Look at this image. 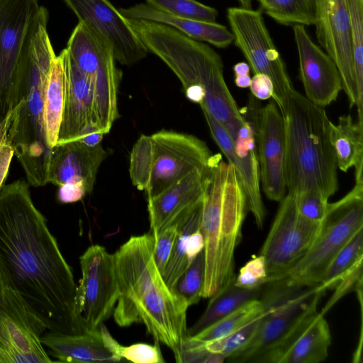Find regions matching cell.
Listing matches in <instances>:
<instances>
[{
    "label": "cell",
    "instance_id": "obj_1",
    "mask_svg": "<svg viewBox=\"0 0 363 363\" xmlns=\"http://www.w3.org/2000/svg\"><path fill=\"white\" fill-rule=\"evenodd\" d=\"M0 262L9 285L48 330L87 331L75 312L77 285L71 268L23 180L0 189Z\"/></svg>",
    "mask_w": 363,
    "mask_h": 363
},
{
    "label": "cell",
    "instance_id": "obj_2",
    "mask_svg": "<svg viewBox=\"0 0 363 363\" xmlns=\"http://www.w3.org/2000/svg\"><path fill=\"white\" fill-rule=\"evenodd\" d=\"M155 240L150 233L132 236L113 254L118 298L113 315L121 327L143 323L181 363L189 306L159 271L153 256Z\"/></svg>",
    "mask_w": 363,
    "mask_h": 363
},
{
    "label": "cell",
    "instance_id": "obj_3",
    "mask_svg": "<svg viewBox=\"0 0 363 363\" xmlns=\"http://www.w3.org/2000/svg\"><path fill=\"white\" fill-rule=\"evenodd\" d=\"M48 12L40 6L22 44L13 82L9 135L14 154L29 183H47L50 152L45 145L42 113L44 91L55 57L47 30Z\"/></svg>",
    "mask_w": 363,
    "mask_h": 363
},
{
    "label": "cell",
    "instance_id": "obj_4",
    "mask_svg": "<svg viewBox=\"0 0 363 363\" xmlns=\"http://www.w3.org/2000/svg\"><path fill=\"white\" fill-rule=\"evenodd\" d=\"M128 19L148 52L170 68L184 89L200 86L205 90L201 108L225 129L243 118L225 82L222 58L211 47L162 23Z\"/></svg>",
    "mask_w": 363,
    "mask_h": 363
},
{
    "label": "cell",
    "instance_id": "obj_5",
    "mask_svg": "<svg viewBox=\"0 0 363 363\" xmlns=\"http://www.w3.org/2000/svg\"><path fill=\"white\" fill-rule=\"evenodd\" d=\"M247 211L245 194L236 169L217 154L204 193L199 229L204 240L202 298H210L235 281L234 255Z\"/></svg>",
    "mask_w": 363,
    "mask_h": 363
},
{
    "label": "cell",
    "instance_id": "obj_6",
    "mask_svg": "<svg viewBox=\"0 0 363 363\" xmlns=\"http://www.w3.org/2000/svg\"><path fill=\"white\" fill-rule=\"evenodd\" d=\"M286 135L288 194L312 190L327 199L338 189L337 165L330 140L331 121L323 107L291 89L281 103Z\"/></svg>",
    "mask_w": 363,
    "mask_h": 363
},
{
    "label": "cell",
    "instance_id": "obj_7",
    "mask_svg": "<svg viewBox=\"0 0 363 363\" xmlns=\"http://www.w3.org/2000/svg\"><path fill=\"white\" fill-rule=\"evenodd\" d=\"M363 228V182L342 199L328 203L316 238L286 278L294 285L313 288L320 284L325 271L340 250Z\"/></svg>",
    "mask_w": 363,
    "mask_h": 363
},
{
    "label": "cell",
    "instance_id": "obj_8",
    "mask_svg": "<svg viewBox=\"0 0 363 363\" xmlns=\"http://www.w3.org/2000/svg\"><path fill=\"white\" fill-rule=\"evenodd\" d=\"M261 106L251 95L247 106L241 113L244 121L229 134L224 126L205 108H201L211 135L236 169L246 196L247 210L259 228L264 225L266 211L261 196L259 166L257 145V127Z\"/></svg>",
    "mask_w": 363,
    "mask_h": 363
},
{
    "label": "cell",
    "instance_id": "obj_9",
    "mask_svg": "<svg viewBox=\"0 0 363 363\" xmlns=\"http://www.w3.org/2000/svg\"><path fill=\"white\" fill-rule=\"evenodd\" d=\"M66 49L78 68L92 81L98 127L106 134L118 117L117 94L122 77L113 52L79 22L72 30Z\"/></svg>",
    "mask_w": 363,
    "mask_h": 363
},
{
    "label": "cell",
    "instance_id": "obj_10",
    "mask_svg": "<svg viewBox=\"0 0 363 363\" xmlns=\"http://www.w3.org/2000/svg\"><path fill=\"white\" fill-rule=\"evenodd\" d=\"M227 18L234 35L233 43L243 54L253 73L264 74L271 79L274 86L272 99L279 108L294 88L262 11L230 7Z\"/></svg>",
    "mask_w": 363,
    "mask_h": 363
},
{
    "label": "cell",
    "instance_id": "obj_11",
    "mask_svg": "<svg viewBox=\"0 0 363 363\" xmlns=\"http://www.w3.org/2000/svg\"><path fill=\"white\" fill-rule=\"evenodd\" d=\"M320 225V221L300 213L292 195L284 196L259 252L268 282L287 277L311 247Z\"/></svg>",
    "mask_w": 363,
    "mask_h": 363
},
{
    "label": "cell",
    "instance_id": "obj_12",
    "mask_svg": "<svg viewBox=\"0 0 363 363\" xmlns=\"http://www.w3.org/2000/svg\"><path fill=\"white\" fill-rule=\"evenodd\" d=\"M79 262L82 278L76 289L75 312L86 330L92 331L113 314L118 298L113 254L92 245Z\"/></svg>",
    "mask_w": 363,
    "mask_h": 363
},
{
    "label": "cell",
    "instance_id": "obj_13",
    "mask_svg": "<svg viewBox=\"0 0 363 363\" xmlns=\"http://www.w3.org/2000/svg\"><path fill=\"white\" fill-rule=\"evenodd\" d=\"M324 293L318 286L304 288L286 301L272 308H264L252 338L226 360L238 363H261L266 355L286 340L307 315L317 311Z\"/></svg>",
    "mask_w": 363,
    "mask_h": 363
},
{
    "label": "cell",
    "instance_id": "obj_14",
    "mask_svg": "<svg viewBox=\"0 0 363 363\" xmlns=\"http://www.w3.org/2000/svg\"><path fill=\"white\" fill-rule=\"evenodd\" d=\"M46 329L20 294L7 285L0 294V353L6 363L53 362L40 342Z\"/></svg>",
    "mask_w": 363,
    "mask_h": 363
},
{
    "label": "cell",
    "instance_id": "obj_15",
    "mask_svg": "<svg viewBox=\"0 0 363 363\" xmlns=\"http://www.w3.org/2000/svg\"><path fill=\"white\" fill-rule=\"evenodd\" d=\"M154 160L147 199H152L191 172L208 166L214 155L197 137L169 130L151 135Z\"/></svg>",
    "mask_w": 363,
    "mask_h": 363
},
{
    "label": "cell",
    "instance_id": "obj_16",
    "mask_svg": "<svg viewBox=\"0 0 363 363\" xmlns=\"http://www.w3.org/2000/svg\"><path fill=\"white\" fill-rule=\"evenodd\" d=\"M85 26L112 50L117 62L133 65L145 58L148 50L138 33L108 0H63Z\"/></svg>",
    "mask_w": 363,
    "mask_h": 363
},
{
    "label": "cell",
    "instance_id": "obj_17",
    "mask_svg": "<svg viewBox=\"0 0 363 363\" xmlns=\"http://www.w3.org/2000/svg\"><path fill=\"white\" fill-rule=\"evenodd\" d=\"M313 4L316 39L336 65L352 108L357 103V90L346 0H313Z\"/></svg>",
    "mask_w": 363,
    "mask_h": 363
},
{
    "label": "cell",
    "instance_id": "obj_18",
    "mask_svg": "<svg viewBox=\"0 0 363 363\" xmlns=\"http://www.w3.org/2000/svg\"><path fill=\"white\" fill-rule=\"evenodd\" d=\"M260 186L280 202L286 196V135L284 117L274 101L260 108L257 127Z\"/></svg>",
    "mask_w": 363,
    "mask_h": 363
},
{
    "label": "cell",
    "instance_id": "obj_19",
    "mask_svg": "<svg viewBox=\"0 0 363 363\" xmlns=\"http://www.w3.org/2000/svg\"><path fill=\"white\" fill-rule=\"evenodd\" d=\"M39 7L37 0H0V121L11 110L14 72L29 24Z\"/></svg>",
    "mask_w": 363,
    "mask_h": 363
},
{
    "label": "cell",
    "instance_id": "obj_20",
    "mask_svg": "<svg viewBox=\"0 0 363 363\" xmlns=\"http://www.w3.org/2000/svg\"><path fill=\"white\" fill-rule=\"evenodd\" d=\"M299 72L306 97L325 107L335 101L342 89L341 77L332 58L316 45L303 25L293 26Z\"/></svg>",
    "mask_w": 363,
    "mask_h": 363
},
{
    "label": "cell",
    "instance_id": "obj_21",
    "mask_svg": "<svg viewBox=\"0 0 363 363\" xmlns=\"http://www.w3.org/2000/svg\"><path fill=\"white\" fill-rule=\"evenodd\" d=\"M63 51L65 96L57 144L79 140L91 133L101 132L95 114L92 81L78 68L67 50L65 48Z\"/></svg>",
    "mask_w": 363,
    "mask_h": 363
},
{
    "label": "cell",
    "instance_id": "obj_22",
    "mask_svg": "<svg viewBox=\"0 0 363 363\" xmlns=\"http://www.w3.org/2000/svg\"><path fill=\"white\" fill-rule=\"evenodd\" d=\"M216 155L208 166L191 172L156 196L147 199L150 233L155 238L203 199Z\"/></svg>",
    "mask_w": 363,
    "mask_h": 363
},
{
    "label": "cell",
    "instance_id": "obj_23",
    "mask_svg": "<svg viewBox=\"0 0 363 363\" xmlns=\"http://www.w3.org/2000/svg\"><path fill=\"white\" fill-rule=\"evenodd\" d=\"M106 156V152L101 144L89 147L79 140L57 144L50 152L47 183L60 186L82 182L89 194Z\"/></svg>",
    "mask_w": 363,
    "mask_h": 363
},
{
    "label": "cell",
    "instance_id": "obj_24",
    "mask_svg": "<svg viewBox=\"0 0 363 363\" xmlns=\"http://www.w3.org/2000/svg\"><path fill=\"white\" fill-rule=\"evenodd\" d=\"M330 328L324 315L315 311L307 315L286 340L266 355L261 363H319L328 356Z\"/></svg>",
    "mask_w": 363,
    "mask_h": 363
},
{
    "label": "cell",
    "instance_id": "obj_25",
    "mask_svg": "<svg viewBox=\"0 0 363 363\" xmlns=\"http://www.w3.org/2000/svg\"><path fill=\"white\" fill-rule=\"evenodd\" d=\"M40 342L60 362L105 363L121 361L108 350L100 328L79 334L50 331L40 337Z\"/></svg>",
    "mask_w": 363,
    "mask_h": 363
},
{
    "label": "cell",
    "instance_id": "obj_26",
    "mask_svg": "<svg viewBox=\"0 0 363 363\" xmlns=\"http://www.w3.org/2000/svg\"><path fill=\"white\" fill-rule=\"evenodd\" d=\"M118 10L126 18L143 19L162 23L192 39L208 43L218 48H225L234 40L232 32L222 24L177 17L157 11L147 4H138Z\"/></svg>",
    "mask_w": 363,
    "mask_h": 363
},
{
    "label": "cell",
    "instance_id": "obj_27",
    "mask_svg": "<svg viewBox=\"0 0 363 363\" xmlns=\"http://www.w3.org/2000/svg\"><path fill=\"white\" fill-rule=\"evenodd\" d=\"M330 140L337 168L347 172L354 167L355 182L363 181V123L354 122L350 115L341 116L337 124L330 123Z\"/></svg>",
    "mask_w": 363,
    "mask_h": 363
},
{
    "label": "cell",
    "instance_id": "obj_28",
    "mask_svg": "<svg viewBox=\"0 0 363 363\" xmlns=\"http://www.w3.org/2000/svg\"><path fill=\"white\" fill-rule=\"evenodd\" d=\"M65 96L64 51L54 58L46 82L42 120L46 147L51 150L58 140Z\"/></svg>",
    "mask_w": 363,
    "mask_h": 363
},
{
    "label": "cell",
    "instance_id": "obj_29",
    "mask_svg": "<svg viewBox=\"0 0 363 363\" xmlns=\"http://www.w3.org/2000/svg\"><path fill=\"white\" fill-rule=\"evenodd\" d=\"M263 286L246 289L237 286L233 282L223 287L210 297L211 299L203 314L188 330V335L197 334L247 302L259 298Z\"/></svg>",
    "mask_w": 363,
    "mask_h": 363
},
{
    "label": "cell",
    "instance_id": "obj_30",
    "mask_svg": "<svg viewBox=\"0 0 363 363\" xmlns=\"http://www.w3.org/2000/svg\"><path fill=\"white\" fill-rule=\"evenodd\" d=\"M203 199L184 212L176 221L177 235L168 262L162 274L167 285L174 288L190 263L186 256V240L189 234L199 230L201 221Z\"/></svg>",
    "mask_w": 363,
    "mask_h": 363
},
{
    "label": "cell",
    "instance_id": "obj_31",
    "mask_svg": "<svg viewBox=\"0 0 363 363\" xmlns=\"http://www.w3.org/2000/svg\"><path fill=\"white\" fill-rule=\"evenodd\" d=\"M264 312L260 299L252 300L192 336L203 342L221 338L242 328Z\"/></svg>",
    "mask_w": 363,
    "mask_h": 363
},
{
    "label": "cell",
    "instance_id": "obj_32",
    "mask_svg": "<svg viewBox=\"0 0 363 363\" xmlns=\"http://www.w3.org/2000/svg\"><path fill=\"white\" fill-rule=\"evenodd\" d=\"M357 90V121L363 123V0H346Z\"/></svg>",
    "mask_w": 363,
    "mask_h": 363
},
{
    "label": "cell",
    "instance_id": "obj_33",
    "mask_svg": "<svg viewBox=\"0 0 363 363\" xmlns=\"http://www.w3.org/2000/svg\"><path fill=\"white\" fill-rule=\"evenodd\" d=\"M363 259V228L359 230L335 255L318 286L325 291L333 289L340 279Z\"/></svg>",
    "mask_w": 363,
    "mask_h": 363
},
{
    "label": "cell",
    "instance_id": "obj_34",
    "mask_svg": "<svg viewBox=\"0 0 363 363\" xmlns=\"http://www.w3.org/2000/svg\"><path fill=\"white\" fill-rule=\"evenodd\" d=\"M260 6L281 25H313V0H264Z\"/></svg>",
    "mask_w": 363,
    "mask_h": 363
},
{
    "label": "cell",
    "instance_id": "obj_35",
    "mask_svg": "<svg viewBox=\"0 0 363 363\" xmlns=\"http://www.w3.org/2000/svg\"><path fill=\"white\" fill-rule=\"evenodd\" d=\"M153 160V143L151 135H141L133 147L129 167L132 183L140 191H145L148 186Z\"/></svg>",
    "mask_w": 363,
    "mask_h": 363
},
{
    "label": "cell",
    "instance_id": "obj_36",
    "mask_svg": "<svg viewBox=\"0 0 363 363\" xmlns=\"http://www.w3.org/2000/svg\"><path fill=\"white\" fill-rule=\"evenodd\" d=\"M152 8L177 17L216 22L218 11L196 0H146Z\"/></svg>",
    "mask_w": 363,
    "mask_h": 363
},
{
    "label": "cell",
    "instance_id": "obj_37",
    "mask_svg": "<svg viewBox=\"0 0 363 363\" xmlns=\"http://www.w3.org/2000/svg\"><path fill=\"white\" fill-rule=\"evenodd\" d=\"M205 274L203 250L193 259L177 281L174 290L191 306L202 298Z\"/></svg>",
    "mask_w": 363,
    "mask_h": 363
},
{
    "label": "cell",
    "instance_id": "obj_38",
    "mask_svg": "<svg viewBox=\"0 0 363 363\" xmlns=\"http://www.w3.org/2000/svg\"><path fill=\"white\" fill-rule=\"evenodd\" d=\"M262 314L231 334L203 342L204 347L212 352L223 355L226 359L241 350L250 341L258 327Z\"/></svg>",
    "mask_w": 363,
    "mask_h": 363
},
{
    "label": "cell",
    "instance_id": "obj_39",
    "mask_svg": "<svg viewBox=\"0 0 363 363\" xmlns=\"http://www.w3.org/2000/svg\"><path fill=\"white\" fill-rule=\"evenodd\" d=\"M267 282L265 260L262 255H259L249 260L240 269L234 284L242 289H254L262 287Z\"/></svg>",
    "mask_w": 363,
    "mask_h": 363
},
{
    "label": "cell",
    "instance_id": "obj_40",
    "mask_svg": "<svg viewBox=\"0 0 363 363\" xmlns=\"http://www.w3.org/2000/svg\"><path fill=\"white\" fill-rule=\"evenodd\" d=\"M292 196L302 215L312 220H322L329 203V199L324 195L315 191L307 190Z\"/></svg>",
    "mask_w": 363,
    "mask_h": 363
},
{
    "label": "cell",
    "instance_id": "obj_41",
    "mask_svg": "<svg viewBox=\"0 0 363 363\" xmlns=\"http://www.w3.org/2000/svg\"><path fill=\"white\" fill-rule=\"evenodd\" d=\"M362 261L363 259L358 262L340 279L334 287V293L320 312L321 314L325 315L333 305L345 295L353 291H356L362 287Z\"/></svg>",
    "mask_w": 363,
    "mask_h": 363
},
{
    "label": "cell",
    "instance_id": "obj_42",
    "mask_svg": "<svg viewBox=\"0 0 363 363\" xmlns=\"http://www.w3.org/2000/svg\"><path fill=\"white\" fill-rule=\"evenodd\" d=\"M158 342L155 340L153 345L136 343L130 346H122L121 358L135 363H164Z\"/></svg>",
    "mask_w": 363,
    "mask_h": 363
},
{
    "label": "cell",
    "instance_id": "obj_43",
    "mask_svg": "<svg viewBox=\"0 0 363 363\" xmlns=\"http://www.w3.org/2000/svg\"><path fill=\"white\" fill-rule=\"evenodd\" d=\"M177 233V225L175 222L162 230L155 238L153 256L156 265L162 274L164 273L172 253Z\"/></svg>",
    "mask_w": 363,
    "mask_h": 363
},
{
    "label": "cell",
    "instance_id": "obj_44",
    "mask_svg": "<svg viewBox=\"0 0 363 363\" xmlns=\"http://www.w3.org/2000/svg\"><path fill=\"white\" fill-rule=\"evenodd\" d=\"M225 358L217 353L208 350L203 342L188 335L182 351L181 363H222Z\"/></svg>",
    "mask_w": 363,
    "mask_h": 363
},
{
    "label": "cell",
    "instance_id": "obj_45",
    "mask_svg": "<svg viewBox=\"0 0 363 363\" xmlns=\"http://www.w3.org/2000/svg\"><path fill=\"white\" fill-rule=\"evenodd\" d=\"M12 110L0 121V189L8 174L14 150L9 135Z\"/></svg>",
    "mask_w": 363,
    "mask_h": 363
},
{
    "label": "cell",
    "instance_id": "obj_46",
    "mask_svg": "<svg viewBox=\"0 0 363 363\" xmlns=\"http://www.w3.org/2000/svg\"><path fill=\"white\" fill-rule=\"evenodd\" d=\"M250 89L252 95L258 100L272 98L274 86L271 79L264 74H254L251 77Z\"/></svg>",
    "mask_w": 363,
    "mask_h": 363
},
{
    "label": "cell",
    "instance_id": "obj_47",
    "mask_svg": "<svg viewBox=\"0 0 363 363\" xmlns=\"http://www.w3.org/2000/svg\"><path fill=\"white\" fill-rule=\"evenodd\" d=\"M86 194L82 182L68 183L60 186L58 199L65 203H74L81 200Z\"/></svg>",
    "mask_w": 363,
    "mask_h": 363
},
{
    "label": "cell",
    "instance_id": "obj_48",
    "mask_svg": "<svg viewBox=\"0 0 363 363\" xmlns=\"http://www.w3.org/2000/svg\"><path fill=\"white\" fill-rule=\"evenodd\" d=\"M203 248L204 240L200 230H197L189 235L186 240V252L190 264Z\"/></svg>",
    "mask_w": 363,
    "mask_h": 363
},
{
    "label": "cell",
    "instance_id": "obj_49",
    "mask_svg": "<svg viewBox=\"0 0 363 363\" xmlns=\"http://www.w3.org/2000/svg\"><path fill=\"white\" fill-rule=\"evenodd\" d=\"M250 70L249 65L245 62H240L234 65L235 83L237 86L242 89L250 86L251 82Z\"/></svg>",
    "mask_w": 363,
    "mask_h": 363
},
{
    "label": "cell",
    "instance_id": "obj_50",
    "mask_svg": "<svg viewBox=\"0 0 363 363\" xmlns=\"http://www.w3.org/2000/svg\"><path fill=\"white\" fill-rule=\"evenodd\" d=\"M105 134L100 131L93 132L88 135H86L82 138L79 141L83 143L87 146L94 147L97 145L101 144L103 137Z\"/></svg>",
    "mask_w": 363,
    "mask_h": 363
},
{
    "label": "cell",
    "instance_id": "obj_51",
    "mask_svg": "<svg viewBox=\"0 0 363 363\" xmlns=\"http://www.w3.org/2000/svg\"><path fill=\"white\" fill-rule=\"evenodd\" d=\"M7 285H9L8 281L3 267L1 265V263L0 262V294L2 293L3 290Z\"/></svg>",
    "mask_w": 363,
    "mask_h": 363
},
{
    "label": "cell",
    "instance_id": "obj_52",
    "mask_svg": "<svg viewBox=\"0 0 363 363\" xmlns=\"http://www.w3.org/2000/svg\"><path fill=\"white\" fill-rule=\"evenodd\" d=\"M240 4V7L245 9H252V0H238Z\"/></svg>",
    "mask_w": 363,
    "mask_h": 363
},
{
    "label": "cell",
    "instance_id": "obj_53",
    "mask_svg": "<svg viewBox=\"0 0 363 363\" xmlns=\"http://www.w3.org/2000/svg\"><path fill=\"white\" fill-rule=\"evenodd\" d=\"M0 363H6L4 357L0 353Z\"/></svg>",
    "mask_w": 363,
    "mask_h": 363
},
{
    "label": "cell",
    "instance_id": "obj_54",
    "mask_svg": "<svg viewBox=\"0 0 363 363\" xmlns=\"http://www.w3.org/2000/svg\"><path fill=\"white\" fill-rule=\"evenodd\" d=\"M257 1L259 2V5L261 6L263 4L264 0H257Z\"/></svg>",
    "mask_w": 363,
    "mask_h": 363
}]
</instances>
